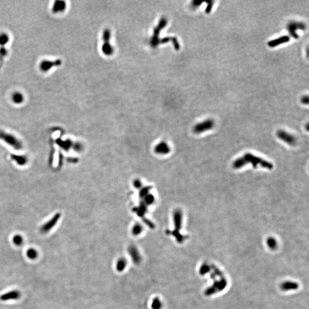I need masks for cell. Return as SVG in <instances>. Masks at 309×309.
Listing matches in <instances>:
<instances>
[{
	"label": "cell",
	"mask_w": 309,
	"mask_h": 309,
	"mask_svg": "<svg viewBox=\"0 0 309 309\" xmlns=\"http://www.w3.org/2000/svg\"><path fill=\"white\" fill-rule=\"evenodd\" d=\"M248 163H251L254 168H257L258 166H260L261 167L268 170L273 168V164L250 153H247L244 154L243 157L235 160L232 165L235 169H239L246 165Z\"/></svg>",
	"instance_id": "1"
},
{
	"label": "cell",
	"mask_w": 309,
	"mask_h": 309,
	"mask_svg": "<svg viewBox=\"0 0 309 309\" xmlns=\"http://www.w3.org/2000/svg\"><path fill=\"white\" fill-rule=\"evenodd\" d=\"M0 139L11 146L16 150L22 148V143L13 135L6 133L3 130H0Z\"/></svg>",
	"instance_id": "2"
},
{
	"label": "cell",
	"mask_w": 309,
	"mask_h": 309,
	"mask_svg": "<svg viewBox=\"0 0 309 309\" xmlns=\"http://www.w3.org/2000/svg\"><path fill=\"white\" fill-rule=\"evenodd\" d=\"M167 19L165 17H161L160 20L159 21V23L158 25L155 27L154 30L153 36L151 38V42H150L152 48H156L159 44V36L160 34V32L161 30H162L165 26L167 25Z\"/></svg>",
	"instance_id": "3"
},
{
	"label": "cell",
	"mask_w": 309,
	"mask_h": 309,
	"mask_svg": "<svg viewBox=\"0 0 309 309\" xmlns=\"http://www.w3.org/2000/svg\"><path fill=\"white\" fill-rule=\"evenodd\" d=\"M174 223L175 225L176 230L174 232L175 233V236H176L179 242H182L184 239V237L182 236L181 235L179 234L178 230H180L181 227V223H182V212L180 209H176L174 214Z\"/></svg>",
	"instance_id": "4"
},
{
	"label": "cell",
	"mask_w": 309,
	"mask_h": 309,
	"mask_svg": "<svg viewBox=\"0 0 309 309\" xmlns=\"http://www.w3.org/2000/svg\"><path fill=\"white\" fill-rule=\"evenodd\" d=\"M214 121L212 119H207L201 123H198L193 128V131L197 134L210 130L214 127Z\"/></svg>",
	"instance_id": "5"
},
{
	"label": "cell",
	"mask_w": 309,
	"mask_h": 309,
	"mask_svg": "<svg viewBox=\"0 0 309 309\" xmlns=\"http://www.w3.org/2000/svg\"><path fill=\"white\" fill-rule=\"evenodd\" d=\"M111 32L109 29H105L103 33L104 44L102 47V51L106 56H111L113 53V49L109 44Z\"/></svg>",
	"instance_id": "6"
},
{
	"label": "cell",
	"mask_w": 309,
	"mask_h": 309,
	"mask_svg": "<svg viewBox=\"0 0 309 309\" xmlns=\"http://www.w3.org/2000/svg\"><path fill=\"white\" fill-rule=\"evenodd\" d=\"M287 28L291 37L295 39H298L299 38V36L297 33L296 31L298 29L305 30L306 29V25L302 22L291 21L287 25Z\"/></svg>",
	"instance_id": "7"
},
{
	"label": "cell",
	"mask_w": 309,
	"mask_h": 309,
	"mask_svg": "<svg viewBox=\"0 0 309 309\" xmlns=\"http://www.w3.org/2000/svg\"><path fill=\"white\" fill-rule=\"evenodd\" d=\"M62 61L60 59L52 61L48 60H44L40 62V69L43 72H47L51 71L53 68L59 67L61 65Z\"/></svg>",
	"instance_id": "8"
},
{
	"label": "cell",
	"mask_w": 309,
	"mask_h": 309,
	"mask_svg": "<svg viewBox=\"0 0 309 309\" xmlns=\"http://www.w3.org/2000/svg\"><path fill=\"white\" fill-rule=\"evenodd\" d=\"M277 135L279 139L289 145L294 146L296 143L295 138L292 135L283 130H279L277 132Z\"/></svg>",
	"instance_id": "9"
},
{
	"label": "cell",
	"mask_w": 309,
	"mask_h": 309,
	"mask_svg": "<svg viewBox=\"0 0 309 309\" xmlns=\"http://www.w3.org/2000/svg\"><path fill=\"white\" fill-rule=\"evenodd\" d=\"M60 218V214H56L53 218H52L51 219L47 222L44 225H43L41 229V231L43 233H46L49 231L53 227H54L56 225V224L58 221L59 219Z\"/></svg>",
	"instance_id": "10"
},
{
	"label": "cell",
	"mask_w": 309,
	"mask_h": 309,
	"mask_svg": "<svg viewBox=\"0 0 309 309\" xmlns=\"http://www.w3.org/2000/svg\"><path fill=\"white\" fill-rule=\"evenodd\" d=\"M67 8V3L64 1H56L52 7V12L53 14H57L64 12Z\"/></svg>",
	"instance_id": "11"
},
{
	"label": "cell",
	"mask_w": 309,
	"mask_h": 309,
	"mask_svg": "<svg viewBox=\"0 0 309 309\" xmlns=\"http://www.w3.org/2000/svg\"><path fill=\"white\" fill-rule=\"evenodd\" d=\"M154 152L157 154H167L170 152V148L167 143L161 141L156 146Z\"/></svg>",
	"instance_id": "12"
},
{
	"label": "cell",
	"mask_w": 309,
	"mask_h": 309,
	"mask_svg": "<svg viewBox=\"0 0 309 309\" xmlns=\"http://www.w3.org/2000/svg\"><path fill=\"white\" fill-rule=\"evenodd\" d=\"M20 293L18 291H11L8 293H6L0 297V299L1 301H8V300H13L17 299L20 297Z\"/></svg>",
	"instance_id": "13"
},
{
	"label": "cell",
	"mask_w": 309,
	"mask_h": 309,
	"mask_svg": "<svg viewBox=\"0 0 309 309\" xmlns=\"http://www.w3.org/2000/svg\"><path fill=\"white\" fill-rule=\"evenodd\" d=\"M290 38L289 36H283L282 37H281L278 38H277V39H275L274 40H271L268 43V45L271 47V48H273V47H275L280 44H284V43H287L290 41Z\"/></svg>",
	"instance_id": "14"
},
{
	"label": "cell",
	"mask_w": 309,
	"mask_h": 309,
	"mask_svg": "<svg viewBox=\"0 0 309 309\" xmlns=\"http://www.w3.org/2000/svg\"><path fill=\"white\" fill-rule=\"evenodd\" d=\"M299 287L298 284L292 281H286L281 284V288L283 291H290L295 290Z\"/></svg>",
	"instance_id": "15"
},
{
	"label": "cell",
	"mask_w": 309,
	"mask_h": 309,
	"mask_svg": "<svg viewBox=\"0 0 309 309\" xmlns=\"http://www.w3.org/2000/svg\"><path fill=\"white\" fill-rule=\"evenodd\" d=\"M24 99H25V98L23 94L19 92H14L12 95V102L17 105L21 104L22 103H23V102H24Z\"/></svg>",
	"instance_id": "16"
},
{
	"label": "cell",
	"mask_w": 309,
	"mask_h": 309,
	"mask_svg": "<svg viewBox=\"0 0 309 309\" xmlns=\"http://www.w3.org/2000/svg\"><path fill=\"white\" fill-rule=\"evenodd\" d=\"M8 51L5 46H0V69L3 65L4 58L8 56Z\"/></svg>",
	"instance_id": "17"
},
{
	"label": "cell",
	"mask_w": 309,
	"mask_h": 309,
	"mask_svg": "<svg viewBox=\"0 0 309 309\" xmlns=\"http://www.w3.org/2000/svg\"><path fill=\"white\" fill-rule=\"evenodd\" d=\"M266 243H267V246L271 250H275L277 249V245H278L277 244V242L275 240V239H274V238H273V237L268 238L267 239Z\"/></svg>",
	"instance_id": "18"
},
{
	"label": "cell",
	"mask_w": 309,
	"mask_h": 309,
	"mask_svg": "<svg viewBox=\"0 0 309 309\" xmlns=\"http://www.w3.org/2000/svg\"><path fill=\"white\" fill-rule=\"evenodd\" d=\"M9 36L6 33L0 34V46H6L9 41Z\"/></svg>",
	"instance_id": "19"
},
{
	"label": "cell",
	"mask_w": 309,
	"mask_h": 309,
	"mask_svg": "<svg viewBox=\"0 0 309 309\" xmlns=\"http://www.w3.org/2000/svg\"><path fill=\"white\" fill-rule=\"evenodd\" d=\"M37 255H38L37 251L33 249H30L28 250L27 251V256L30 259H36L37 257Z\"/></svg>",
	"instance_id": "20"
},
{
	"label": "cell",
	"mask_w": 309,
	"mask_h": 309,
	"mask_svg": "<svg viewBox=\"0 0 309 309\" xmlns=\"http://www.w3.org/2000/svg\"><path fill=\"white\" fill-rule=\"evenodd\" d=\"M209 267L208 266V265H207V264H203L201 268H200V274L202 275H205L207 273H208L209 271Z\"/></svg>",
	"instance_id": "21"
},
{
	"label": "cell",
	"mask_w": 309,
	"mask_h": 309,
	"mask_svg": "<svg viewBox=\"0 0 309 309\" xmlns=\"http://www.w3.org/2000/svg\"><path fill=\"white\" fill-rule=\"evenodd\" d=\"M23 238L20 235H16L13 238V242L17 246H20L23 243Z\"/></svg>",
	"instance_id": "22"
},
{
	"label": "cell",
	"mask_w": 309,
	"mask_h": 309,
	"mask_svg": "<svg viewBox=\"0 0 309 309\" xmlns=\"http://www.w3.org/2000/svg\"><path fill=\"white\" fill-rule=\"evenodd\" d=\"M206 3H207V6L206 8V13L207 14H209L212 10L214 2L213 1H206Z\"/></svg>",
	"instance_id": "23"
},
{
	"label": "cell",
	"mask_w": 309,
	"mask_h": 309,
	"mask_svg": "<svg viewBox=\"0 0 309 309\" xmlns=\"http://www.w3.org/2000/svg\"><path fill=\"white\" fill-rule=\"evenodd\" d=\"M14 157H15V159L17 160V161L21 164H23L26 163V159L25 157L23 156H14Z\"/></svg>",
	"instance_id": "24"
},
{
	"label": "cell",
	"mask_w": 309,
	"mask_h": 309,
	"mask_svg": "<svg viewBox=\"0 0 309 309\" xmlns=\"http://www.w3.org/2000/svg\"><path fill=\"white\" fill-rule=\"evenodd\" d=\"M203 3V1H199V0H195V1H193L192 2V6L194 8H196L198 7H199L202 3Z\"/></svg>",
	"instance_id": "25"
},
{
	"label": "cell",
	"mask_w": 309,
	"mask_h": 309,
	"mask_svg": "<svg viewBox=\"0 0 309 309\" xmlns=\"http://www.w3.org/2000/svg\"><path fill=\"white\" fill-rule=\"evenodd\" d=\"M141 227L140 226V225H136L135 226L133 229V234L135 235H136V234H139V232H140L141 231Z\"/></svg>",
	"instance_id": "26"
},
{
	"label": "cell",
	"mask_w": 309,
	"mask_h": 309,
	"mask_svg": "<svg viewBox=\"0 0 309 309\" xmlns=\"http://www.w3.org/2000/svg\"><path fill=\"white\" fill-rule=\"evenodd\" d=\"M301 102L304 104L308 105L309 104V96H304L301 99Z\"/></svg>",
	"instance_id": "27"
}]
</instances>
